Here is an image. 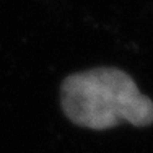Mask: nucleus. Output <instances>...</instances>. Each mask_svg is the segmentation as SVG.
<instances>
[{
  "label": "nucleus",
  "mask_w": 153,
  "mask_h": 153,
  "mask_svg": "<svg viewBox=\"0 0 153 153\" xmlns=\"http://www.w3.org/2000/svg\"><path fill=\"white\" fill-rule=\"evenodd\" d=\"M60 101L65 116L74 124L93 130H106L121 122L150 126L153 101L132 76L114 67H100L72 74L64 80Z\"/></svg>",
  "instance_id": "obj_1"
}]
</instances>
